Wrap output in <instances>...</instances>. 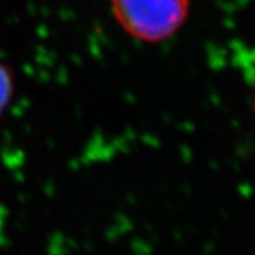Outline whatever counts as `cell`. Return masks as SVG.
Segmentation results:
<instances>
[{
	"mask_svg": "<svg viewBox=\"0 0 255 255\" xmlns=\"http://www.w3.org/2000/svg\"><path fill=\"white\" fill-rule=\"evenodd\" d=\"M254 110H255V105H254Z\"/></svg>",
	"mask_w": 255,
	"mask_h": 255,
	"instance_id": "3957f363",
	"label": "cell"
},
{
	"mask_svg": "<svg viewBox=\"0 0 255 255\" xmlns=\"http://www.w3.org/2000/svg\"><path fill=\"white\" fill-rule=\"evenodd\" d=\"M110 6L128 36L143 43H160L184 24L190 0H110Z\"/></svg>",
	"mask_w": 255,
	"mask_h": 255,
	"instance_id": "6da1fadb",
	"label": "cell"
},
{
	"mask_svg": "<svg viewBox=\"0 0 255 255\" xmlns=\"http://www.w3.org/2000/svg\"><path fill=\"white\" fill-rule=\"evenodd\" d=\"M14 92V75L7 64L0 63V117L7 110Z\"/></svg>",
	"mask_w": 255,
	"mask_h": 255,
	"instance_id": "7a4b0ae2",
	"label": "cell"
}]
</instances>
